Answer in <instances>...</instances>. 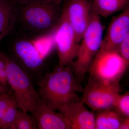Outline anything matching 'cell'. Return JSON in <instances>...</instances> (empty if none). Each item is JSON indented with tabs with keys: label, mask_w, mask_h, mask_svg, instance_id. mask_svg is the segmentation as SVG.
<instances>
[{
	"label": "cell",
	"mask_w": 129,
	"mask_h": 129,
	"mask_svg": "<svg viewBox=\"0 0 129 129\" xmlns=\"http://www.w3.org/2000/svg\"><path fill=\"white\" fill-rule=\"evenodd\" d=\"M38 84L37 92L41 103L54 111L80 99L77 92H82L83 89L70 66H57L41 78Z\"/></svg>",
	"instance_id": "cell-1"
},
{
	"label": "cell",
	"mask_w": 129,
	"mask_h": 129,
	"mask_svg": "<svg viewBox=\"0 0 129 129\" xmlns=\"http://www.w3.org/2000/svg\"><path fill=\"white\" fill-rule=\"evenodd\" d=\"M0 58L6 64L7 83L13 93V98L19 110L30 113L34 117L41 102L27 72L8 56L0 53Z\"/></svg>",
	"instance_id": "cell-2"
},
{
	"label": "cell",
	"mask_w": 129,
	"mask_h": 129,
	"mask_svg": "<svg viewBox=\"0 0 129 129\" xmlns=\"http://www.w3.org/2000/svg\"><path fill=\"white\" fill-rule=\"evenodd\" d=\"M100 17L92 13L89 24L79 44L76 59L70 64L76 79L81 84L91 63L101 46L103 26Z\"/></svg>",
	"instance_id": "cell-3"
},
{
	"label": "cell",
	"mask_w": 129,
	"mask_h": 129,
	"mask_svg": "<svg viewBox=\"0 0 129 129\" xmlns=\"http://www.w3.org/2000/svg\"><path fill=\"white\" fill-rule=\"evenodd\" d=\"M62 13L61 5L37 0L23 5L20 17L24 25L28 29L46 34L55 29Z\"/></svg>",
	"instance_id": "cell-4"
},
{
	"label": "cell",
	"mask_w": 129,
	"mask_h": 129,
	"mask_svg": "<svg viewBox=\"0 0 129 129\" xmlns=\"http://www.w3.org/2000/svg\"><path fill=\"white\" fill-rule=\"evenodd\" d=\"M117 50L100 49L90 64L89 77L104 83H119L128 67Z\"/></svg>",
	"instance_id": "cell-5"
},
{
	"label": "cell",
	"mask_w": 129,
	"mask_h": 129,
	"mask_svg": "<svg viewBox=\"0 0 129 129\" xmlns=\"http://www.w3.org/2000/svg\"><path fill=\"white\" fill-rule=\"evenodd\" d=\"M13 49L23 66L32 72L40 69L44 59L51 52L50 41L44 35L32 39L18 40L14 43Z\"/></svg>",
	"instance_id": "cell-6"
},
{
	"label": "cell",
	"mask_w": 129,
	"mask_h": 129,
	"mask_svg": "<svg viewBox=\"0 0 129 129\" xmlns=\"http://www.w3.org/2000/svg\"><path fill=\"white\" fill-rule=\"evenodd\" d=\"M120 91L119 83H104L89 77L87 85L83 88L81 100L94 111L112 109Z\"/></svg>",
	"instance_id": "cell-7"
},
{
	"label": "cell",
	"mask_w": 129,
	"mask_h": 129,
	"mask_svg": "<svg viewBox=\"0 0 129 129\" xmlns=\"http://www.w3.org/2000/svg\"><path fill=\"white\" fill-rule=\"evenodd\" d=\"M55 40L60 67L69 66L76 59L79 43L66 12L62 13L55 29Z\"/></svg>",
	"instance_id": "cell-8"
},
{
	"label": "cell",
	"mask_w": 129,
	"mask_h": 129,
	"mask_svg": "<svg viewBox=\"0 0 129 129\" xmlns=\"http://www.w3.org/2000/svg\"><path fill=\"white\" fill-rule=\"evenodd\" d=\"M62 8L66 12L80 43L89 24L92 12L88 0H66Z\"/></svg>",
	"instance_id": "cell-9"
},
{
	"label": "cell",
	"mask_w": 129,
	"mask_h": 129,
	"mask_svg": "<svg viewBox=\"0 0 129 129\" xmlns=\"http://www.w3.org/2000/svg\"><path fill=\"white\" fill-rule=\"evenodd\" d=\"M85 104L81 99H79L58 109L68 120L71 129H95L94 115Z\"/></svg>",
	"instance_id": "cell-10"
},
{
	"label": "cell",
	"mask_w": 129,
	"mask_h": 129,
	"mask_svg": "<svg viewBox=\"0 0 129 129\" xmlns=\"http://www.w3.org/2000/svg\"><path fill=\"white\" fill-rule=\"evenodd\" d=\"M129 34V6L111 21L100 49L118 51L120 43Z\"/></svg>",
	"instance_id": "cell-11"
},
{
	"label": "cell",
	"mask_w": 129,
	"mask_h": 129,
	"mask_svg": "<svg viewBox=\"0 0 129 129\" xmlns=\"http://www.w3.org/2000/svg\"><path fill=\"white\" fill-rule=\"evenodd\" d=\"M37 122V129H71L68 119L60 112H56L41 103L34 116Z\"/></svg>",
	"instance_id": "cell-12"
},
{
	"label": "cell",
	"mask_w": 129,
	"mask_h": 129,
	"mask_svg": "<svg viewBox=\"0 0 129 129\" xmlns=\"http://www.w3.org/2000/svg\"><path fill=\"white\" fill-rule=\"evenodd\" d=\"M12 0H0V44L14 27L18 12Z\"/></svg>",
	"instance_id": "cell-13"
},
{
	"label": "cell",
	"mask_w": 129,
	"mask_h": 129,
	"mask_svg": "<svg viewBox=\"0 0 129 129\" xmlns=\"http://www.w3.org/2000/svg\"><path fill=\"white\" fill-rule=\"evenodd\" d=\"M92 13L106 18L129 6V0H88Z\"/></svg>",
	"instance_id": "cell-14"
},
{
	"label": "cell",
	"mask_w": 129,
	"mask_h": 129,
	"mask_svg": "<svg viewBox=\"0 0 129 129\" xmlns=\"http://www.w3.org/2000/svg\"><path fill=\"white\" fill-rule=\"evenodd\" d=\"M97 112L94 115L95 129H119L124 117L112 109Z\"/></svg>",
	"instance_id": "cell-15"
},
{
	"label": "cell",
	"mask_w": 129,
	"mask_h": 129,
	"mask_svg": "<svg viewBox=\"0 0 129 129\" xmlns=\"http://www.w3.org/2000/svg\"><path fill=\"white\" fill-rule=\"evenodd\" d=\"M37 124L35 118L28 113L18 110L13 123L9 129H36Z\"/></svg>",
	"instance_id": "cell-16"
},
{
	"label": "cell",
	"mask_w": 129,
	"mask_h": 129,
	"mask_svg": "<svg viewBox=\"0 0 129 129\" xmlns=\"http://www.w3.org/2000/svg\"><path fill=\"white\" fill-rule=\"evenodd\" d=\"M18 111V108L14 98L0 121V128L9 129L13 123Z\"/></svg>",
	"instance_id": "cell-17"
},
{
	"label": "cell",
	"mask_w": 129,
	"mask_h": 129,
	"mask_svg": "<svg viewBox=\"0 0 129 129\" xmlns=\"http://www.w3.org/2000/svg\"><path fill=\"white\" fill-rule=\"evenodd\" d=\"M113 109L123 117H129V91L119 95Z\"/></svg>",
	"instance_id": "cell-18"
},
{
	"label": "cell",
	"mask_w": 129,
	"mask_h": 129,
	"mask_svg": "<svg viewBox=\"0 0 129 129\" xmlns=\"http://www.w3.org/2000/svg\"><path fill=\"white\" fill-rule=\"evenodd\" d=\"M118 51L126 62L129 64V34L120 43Z\"/></svg>",
	"instance_id": "cell-19"
},
{
	"label": "cell",
	"mask_w": 129,
	"mask_h": 129,
	"mask_svg": "<svg viewBox=\"0 0 129 129\" xmlns=\"http://www.w3.org/2000/svg\"><path fill=\"white\" fill-rule=\"evenodd\" d=\"M13 99V96L6 94L0 98V121Z\"/></svg>",
	"instance_id": "cell-20"
},
{
	"label": "cell",
	"mask_w": 129,
	"mask_h": 129,
	"mask_svg": "<svg viewBox=\"0 0 129 129\" xmlns=\"http://www.w3.org/2000/svg\"><path fill=\"white\" fill-rule=\"evenodd\" d=\"M7 83V78L6 64L4 61L0 58V84L5 85Z\"/></svg>",
	"instance_id": "cell-21"
},
{
	"label": "cell",
	"mask_w": 129,
	"mask_h": 129,
	"mask_svg": "<svg viewBox=\"0 0 129 129\" xmlns=\"http://www.w3.org/2000/svg\"><path fill=\"white\" fill-rule=\"evenodd\" d=\"M129 129V117L124 118L120 124L119 129Z\"/></svg>",
	"instance_id": "cell-22"
},
{
	"label": "cell",
	"mask_w": 129,
	"mask_h": 129,
	"mask_svg": "<svg viewBox=\"0 0 129 129\" xmlns=\"http://www.w3.org/2000/svg\"><path fill=\"white\" fill-rule=\"evenodd\" d=\"M16 4L22 5H27L37 0H12Z\"/></svg>",
	"instance_id": "cell-23"
},
{
	"label": "cell",
	"mask_w": 129,
	"mask_h": 129,
	"mask_svg": "<svg viewBox=\"0 0 129 129\" xmlns=\"http://www.w3.org/2000/svg\"><path fill=\"white\" fill-rule=\"evenodd\" d=\"M45 2L53 3L56 5H61L66 0H42Z\"/></svg>",
	"instance_id": "cell-24"
},
{
	"label": "cell",
	"mask_w": 129,
	"mask_h": 129,
	"mask_svg": "<svg viewBox=\"0 0 129 129\" xmlns=\"http://www.w3.org/2000/svg\"><path fill=\"white\" fill-rule=\"evenodd\" d=\"M8 92L7 89L5 85L0 84V95L7 94Z\"/></svg>",
	"instance_id": "cell-25"
},
{
	"label": "cell",
	"mask_w": 129,
	"mask_h": 129,
	"mask_svg": "<svg viewBox=\"0 0 129 129\" xmlns=\"http://www.w3.org/2000/svg\"><path fill=\"white\" fill-rule=\"evenodd\" d=\"M5 95V94L2 95H0V98H1L3 96H4V95Z\"/></svg>",
	"instance_id": "cell-26"
},
{
	"label": "cell",
	"mask_w": 129,
	"mask_h": 129,
	"mask_svg": "<svg viewBox=\"0 0 129 129\" xmlns=\"http://www.w3.org/2000/svg\"></svg>",
	"instance_id": "cell-27"
}]
</instances>
